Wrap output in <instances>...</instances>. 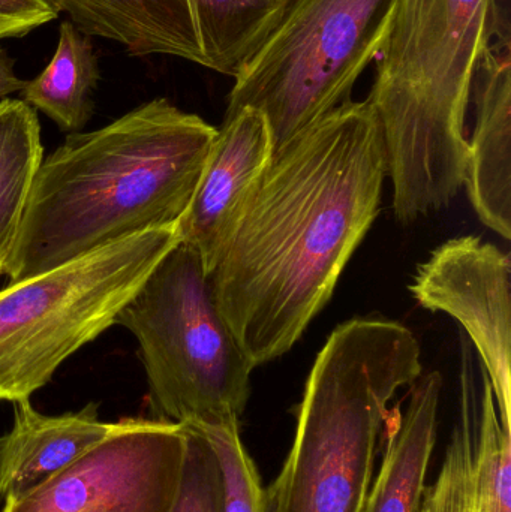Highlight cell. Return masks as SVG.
Masks as SVG:
<instances>
[{"label":"cell","mask_w":511,"mask_h":512,"mask_svg":"<svg viewBox=\"0 0 511 512\" xmlns=\"http://www.w3.org/2000/svg\"><path fill=\"white\" fill-rule=\"evenodd\" d=\"M386 177L383 135L368 101L341 105L273 153L209 274L252 369L290 352L326 306L380 213Z\"/></svg>","instance_id":"1"},{"label":"cell","mask_w":511,"mask_h":512,"mask_svg":"<svg viewBox=\"0 0 511 512\" xmlns=\"http://www.w3.org/2000/svg\"><path fill=\"white\" fill-rule=\"evenodd\" d=\"M218 129L164 98L42 159L5 276L53 270L150 228L180 224Z\"/></svg>","instance_id":"2"},{"label":"cell","mask_w":511,"mask_h":512,"mask_svg":"<svg viewBox=\"0 0 511 512\" xmlns=\"http://www.w3.org/2000/svg\"><path fill=\"white\" fill-rule=\"evenodd\" d=\"M501 0H398L366 99L404 224L449 206L465 185V117Z\"/></svg>","instance_id":"3"},{"label":"cell","mask_w":511,"mask_h":512,"mask_svg":"<svg viewBox=\"0 0 511 512\" xmlns=\"http://www.w3.org/2000/svg\"><path fill=\"white\" fill-rule=\"evenodd\" d=\"M422 375L410 328L383 318L339 325L309 373L293 445L266 489L269 511H362L389 403Z\"/></svg>","instance_id":"4"},{"label":"cell","mask_w":511,"mask_h":512,"mask_svg":"<svg viewBox=\"0 0 511 512\" xmlns=\"http://www.w3.org/2000/svg\"><path fill=\"white\" fill-rule=\"evenodd\" d=\"M116 325L137 339L156 420L239 423L251 397L252 366L219 312L198 252L180 240Z\"/></svg>","instance_id":"5"},{"label":"cell","mask_w":511,"mask_h":512,"mask_svg":"<svg viewBox=\"0 0 511 512\" xmlns=\"http://www.w3.org/2000/svg\"><path fill=\"white\" fill-rule=\"evenodd\" d=\"M180 240V224L150 228L0 289V402L30 399L71 355L116 325Z\"/></svg>","instance_id":"6"},{"label":"cell","mask_w":511,"mask_h":512,"mask_svg":"<svg viewBox=\"0 0 511 512\" xmlns=\"http://www.w3.org/2000/svg\"><path fill=\"white\" fill-rule=\"evenodd\" d=\"M398 0H294L287 14L234 77L224 117L243 108L266 116L273 153L353 101L377 59Z\"/></svg>","instance_id":"7"},{"label":"cell","mask_w":511,"mask_h":512,"mask_svg":"<svg viewBox=\"0 0 511 512\" xmlns=\"http://www.w3.org/2000/svg\"><path fill=\"white\" fill-rule=\"evenodd\" d=\"M186 453L182 424L122 418L80 459L2 512H171Z\"/></svg>","instance_id":"8"},{"label":"cell","mask_w":511,"mask_h":512,"mask_svg":"<svg viewBox=\"0 0 511 512\" xmlns=\"http://www.w3.org/2000/svg\"><path fill=\"white\" fill-rule=\"evenodd\" d=\"M417 303L444 312L467 331L488 373L501 424L511 432V262L479 237L449 240L417 268Z\"/></svg>","instance_id":"9"},{"label":"cell","mask_w":511,"mask_h":512,"mask_svg":"<svg viewBox=\"0 0 511 512\" xmlns=\"http://www.w3.org/2000/svg\"><path fill=\"white\" fill-rule=\"evenodd\" d=\"M459 415L440 474L425 486L416 512H511V432L501 424L488 373L462 342Z\"/></svg>","instance_id":"10"},{"label":"cell","mask_w":511,"mask_h":512,"mask_svg":"<svg viewBox=\"0 0 511 512\" xmlns=\"http://www.w3.org/2000/svg\"><path fill=\"white\" fill-rule=\"evenodd\" d=\"M273 158L266 116L243 108L224 117L188 212L182 242L200 255L207 274L221 261Z\"/></svg>","instance_id":"11"},{"label":"cell","mask_w":511,"mask_h":512,"mask_svg":"<svg viewBox=\"0 0 511 512\" xmlns=\"http://www.w3.org/2000/svg\"><path fill=\"white\" fill-rule=\"evenodd\" d=\"M477 69V119L468 141L467 185L480 221L511 237V44L501 21Z\"/></svg>","instance_id":"12"},{"label":"cell","mask_w":511,"mask_h":512,"mask_svg":"<svg viewBox=\"0 0 511 512\" xmlns=\"http://www.w3.org/2000/svg\"><path fill=\"white\" fill-rule=\"evenodd\" d=\"M14 424L0 438V499L32 492L107 438L116 423L89 403L78 412L44 415L30 399L14 403Z\"/></svg>","instance_id":"13"},{"label":"cell","mask_w":511,"mask_h":512,"mask_svg":"<svg viewBox=\"0 0 511 512\" xmlns=\"http://www.w3.org/2000/svg\"><path fill=\"white\" fill-rule=\"evenodd\" d=\"M87 36L110 39L132 56L180 57L206 66L194 0H48Z\"/></svg>","instance_id":"14"},{"label":"cell","mask_w":511,"mask_h":512,"mask_svg":"<svg viewBox=\"0 0 511 512\" xmlns=\"http://www.w3.org/2000/svg\"><path fill=\"white\" fill-rule=\"evenodd\" d=\"M441 388L440 373L422 375L411 384L407 408L389 411L381 433L380 474L360 512H416L437 442Z\"/></svg>","instance_id":"15"},{"label":"cell","mask_w":511,"mask_h":512,"mask_svg":"<svg viewBox=\"0 0 511 512\" xmlns=\"http://www.w3.org/2000/svg\"><path fill=\"white\" fill-rule=\"evenodd\" d=\"M99 81L98 57L90 36L71 21L59 27L56 53L44 71L26 81L21 98L33 110L50 117L62 131L81 132L95 110Z\"/></svg>","instance_id":"16"},{"label":"cell","mask_w":511,"mask_h":512,"mask_svg":"<svg viewBox=\"0 0 511 512\" xmlns=\"http://www.w3.org/2000/svg\"><path fill=\"white\" fill-rule=\"evenodd\" d=\"M44 159L41 125L23 99L0 101V276H5L27 200Z\"/></svg>","instance_id":"17"},{"label":"cell","mask_w":511,"mask_h":512,"mask_svg":"<svg viewBox=\"0 0 511 512\" xmlns=\"http://www.w3.org/2000/svg\"><path fill=\"white\" fill-rule=\"evenodd\" d=\"M294 0H194L206 68L236 77Z\"/></svg>","instance_id":"18"},{"label":"cell","mask_w":511,"mask_h":512,"mask_svg":"<svg viewBox=\"0 0 511 512\" xmlns=\"http://www.w3.org/2000/svg\"><path fill=\"white\" fill-rule=\"evenodd\" d=\"M200 430L215 450L224 480V511L270 512L267 490L240 438L239 423L185 424Z\"/></svg>","instance_id":"19"},{"label":"cell","mask_w":511,"mask_h":512,"mask_svg":"<svg viewBox=\"0 0 511 512\" xmlns=\"http://www.w3.org/2000/svg\"><path fill=\"white\" fill-rule=\"evenodd\" d=\"M186 429L182 477L171 512L224 511L221 465L209 439L192 426Z\"/></svg>","instance_id":"20"},{"label":"cell","mask_w":511,"mask_h":512,"mask_svg":"<svg viewBox=\"0 0 511 512\" xmlns=\"http://www.w3.org/2000/svg\"><path fill=\"white\" fill-rule=\"evenodd\" d=\"M57 17L48 0H0V41L26 36Z\"/></svg>","instance_id":"21"},{"label":"cell","mask_w":511,"mask_h":512,"mask_svg":"<svg viewBox=\"0 0 511 512\" xmlns=\"http://www.w3.org/2000/svg\"><path fill=\"white\" fill-rule=\"evenodd\" d=\"M26 81L21 80L14 71V60L0 48V101L8 98L12 93L21 92Z\"/></svg>","instance_id":"22"}]
</instances>
